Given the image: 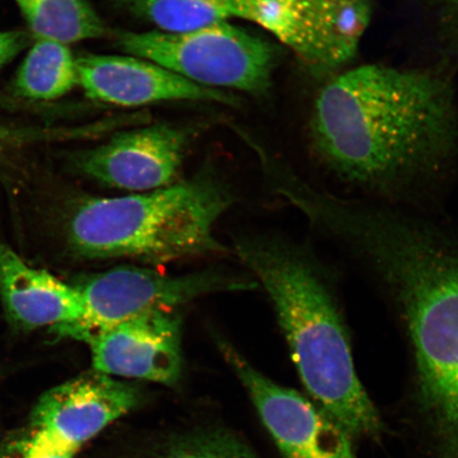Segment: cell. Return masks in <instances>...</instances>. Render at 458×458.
Instances as JSON below:
<instances>
[{
	"label": "cell",
	"instance_id": "6da1fadb",
	"mask_svg": "<svg viewBox=\"0 0 458 458\" xmlns=\"http://www.w3.org/2000/svg\"><path fill=\"white\" fill-rule=\"evenodd\" d=\"M286 196L315 228L362 261L391 297L443 458H458V240L450 227L301 182Z\"/></svg>",
	"mask_w": 458,
	"mask_h": 458
},
{
	"label": "cell",
	"instance_id": "7a4b0ae2",
	"mask_svg": "<svg viewBox=\"0 0 458 458\" xmlns=\"http://www.w3.org/2000/svg\"><path fill=\"white\" fill-rule=\"evenodd\" d=\"M310 133L315 153L341 181L392 193L439 174L454 156V90L429 71L354 67L320 89Z\"/></svg>",
	"mask_w": 458,
	"mask_h": 458
},
{
	"label": "cell",
	"instance_id": "3957f363",
	"mask_svg": "<svg viewBox=\"0 0 458 458\" xmlns=\"http://www.w3.org/2000/svg\"><path fill=\"white\" fill-rule=\"evenodd\" d=\"M236 248L270 296L310 396L349 434L379 437L381 416L359 379L339 300L323 266L305 248L280 239H246Z\"/></svg>",
	"mask_w": 458,
	"mask_h": 458
},
{
	"label": "cell",
	"instance_id": "277c9868",
	"mask_svg": "<svg viewBox=\"0 0 458 458\" xmlns=\"http://www.w3.org/2000/svg\"><path fill=\"white\" fill-rule=\"evenodd\" d=\"M231 197L210 177L122 198H89L71 216L68 237L91 259L131 258L165 263L219 253L214 234Z\"/></svg>",
	"mask_w": 458,
	"mask_h": 458
},
{
	"label": "cell",
	"instance_id": "5b68a950",
	"mask_svg": "<svg viewBox=\"0 0 458 458\" xmlns=\"http://www.w3.org/2000/svg\"><path fill=\"white\" fill-rule=\"evenodd\" d=\"M117 43L203 88L250 94L270 89L276 60L270 43L228 21L182 33L123 32Z\"/></svg>",
	"mask_w": 458,
	"mask_h": 458
},
{
	"label": "cell",
	"instance_id": "8992f818",
	"mask_svg": "<svg viewBox=\"0 0 458 458\" xmlns=\"http://www.w3.org/2000/svg\"><path fill=\"white\" fill-rule=\"evenodd\" d=\"M243 280L219 272L169 276L146 268L123 267L94 275L79 286L84 315L77 324L55 330L62 336L84 341L130 318L174 308L220 291L245 290Z\"/></svg>",
	"mask_w": 458,
	"mask_h": 458
},
{
	"label": "cell",
	"instance_id": "52a82bcc",
	"mask_svg": "<svg viewBox=\"0 0 458 458\" xmlns=\"http://www.w3.org/2000/svg\"><path fill=\"white\" fill-rule=\"evenodd\" d=\"M217 347L285 458H358L351 435L319 406L261 374L226 341Z\"/></svg>",
	"mask_w": 458,
	"mask_h": 458
},
{
	"label": "cell",
	"instance_id": "ba28073f",
	"mask_svg": "<svg viewBox=\"0 0 458 458\" xmlns=\"http://www.w3.org/2000/svg\"><path fill=\"white\" fill-rule=\"evenodd\" d=\"M181 325L174 310L153 311L97 331L84 342L95 371L172 386L182 370Z\"/></svg>",
	"mask_w": 458,
	"mask_h": 458
},
{
	"label": "cell",
	"instance_id": "9c48e42d",
	"mask_svg": "<svg viewBox=\"0 0 458 458\" xmlns=\"http://www.w3.org/2000/svg\"><path fill=\"white\" fill-rule=\"evenodd\" d=\"M184 131L167 124L131 130L73 159L79 174L100 184L152 191L172 184L187 147Z\"/></svg>",
	"mask_w": 458,
	"mask_h": 458
},
{
	"label": "cell",
	"instance_id": "30bf717a",
	"mask_svg": "<svg viewBox=\"0 0 458 458\" xmlns=\"http://www.w3.org/2000/svg\"><path fill=\"white\" fill-rule=\"evenodd\" d=\"M140 399L136 386L94 370L46 393L34 410L32 427L77 454Z\"/></svg>",
	"mask_w": 458,
	"mask_h": 458
},
{
	"label": "cell",
	"instance_id": "8fae6325",
	"mask_svg": "<svg viewBox=\"0 0 458 458\" xmlns=\"http://www.w3.org/2000/svg\"><path fill=\"white\" fill-rule=\"evenodd\" d=\"M77 71L78 85L89 98L119 106L236 101L225 91L203 88L157 63L130 55H82L77 59Z\"/></svg>",
	"mask_w": 458,
	"mask_h": 458
},
{
	"label": "cell",
	"instance_id": "7c38bea8",
	"mask_svg": "<svg viewBox=\"0 0 458 458\" xmlns=\"http://www.w3.org/2000/svg\"><path fill=\"white\" fill-rule=\"evenodd\" d=\"M0 294L9 317L27 328H64L85 311L78 288L29 267L7 246H0Z\"/></svg>",
	"mask_w": 458,
	"mask_h": 458
},
{
	"label": "cell",
	"instance_id": "4fadbf2b",
	"mask_svg": "<svg viewBox=\"0 0 458 458\" xmlns=\"http://www.w3.org/2000/svg\"><path fill=\"white\" fill-rule=\"evenodd\" d=\"M36 41L17 72L15 93L30 100L59 99L78 85L77 59L67 44Z\"/></svg>",
	"mask_w": 458,
	"mask_h": 458
},
{
	"label": "cell",
	"instance_id": "5bb4252c",
	"mask_svg": "<svg viewBox=\"0 0 458 458\" xmlns=\"http://www.w3.org/2000/svg\"><path fill=\"white\" fill-rule=\"evenodd\" d=\"M32 37L72 44L105 37L106 28L88 0H15Z\"/></svg>",
	"mask_w": 458,
	"mask_h": 458
},
{
	"label": "cell",
	"instance_id": "9a60e30c",
	"mask_svg": "<svg viewBox=\"0 0 458 458\" xmlns=\"http://www.w3.org/2000/svg\"><path fill=\"white\" fill-rule=\"evenodd\" d=\"M131 14L158 28L182 33L233 19L232 0H120Z\"/></svg>",
	"mask_w": 458,
	"mask_h": 458
},
{
	"label": "cell",
	"instance_id": "2e32d148",
	"mask_svg": "<svg viewBox=\"0 0 458 458\" xmlns=\"http://www.w3.org/2000/svg\"><path fill=\"white\" fill-rule=\"evenodd\" d=\"M143 458H259L238 435L221 428L179 433Z\"/></svg>",
	"mask_w": 458,
	"mask_h": 458
},
{
	"label": "cell",
	"instance_id": "e0dca14e",
	"mask_svg": "<svg viewBox=\"0 0 458 458\" xmlns=\"http://www.w3.org/2000/svg\"><path fill=\"white\" fill-rule=\"evenodd\" d=\"M76 452L65 448L39 429L33 428L11 443L2 458H73Z\"/></svg>",
	"mask_w": 458,
	"mask_h": 458
},
{
	"label": "cell",
	"instance_id": "ac0fdd59",
	"mask_svg": "<svg viewBox=\"0 0 458 458\" xmlns=\"http://www.w3.org/2000/svg\"><path fill=\"white\" fill-rule=\"evenodd\" d=\"M30 39L25 31L0 32V70L24 50Z\"/></svg>",
	"mask_w": 458,
	"mask_h": 458
},
{
	"label": "cell",
	"instance_id": "d6986e66",
	"mask_svg": "<svg viewBox=\"0 0 458 458\" xmlns=\"http://www.w3.org/2000/svg\"><path fill=\"white\" fill-rule=\"evenodd\" d=\"M437 3L444 27L458 39V0H437Z\"/></svg>",
	"mask_w": 458,
	"mask_h": 458
}]
</instances>
